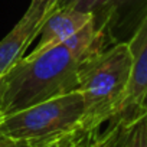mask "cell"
Segmentation results:
<instances>
[{"label": "cell", "instance_id": "obj_1", "mask_svg": "<svg viewBox=\"0 0 147 147\" xmlns=\"http://www.w3.org/2000/svg\"><path fill=\"white\" fill-rule=\"evenodd\" d=\"M80 65L81 61L65 45H58L35 58L23 56L2 77L5 88L0 117L78 91Z\"/></svg>", "mask_w": 147, "mask_h": 147}, {"label": "cell", "instance_id": "obj_2", "mask_svg": "<svg viewBox=\"0 0 147 147\" xmlns=\"http://www.w3.org/2000/svg\"><path fill=\"white\" fill-rule=\"evenodd\" d=\"M131 71L133 56L127 42H118L80 65L78 91L84 97L82 130H100L118 114Z\"/></svg>", "mask_w": 147, "mask_h": 147}, {"label": "cell", "instance_id": "obj_3", "mask_svg": "<svg viewBox=\"0 0 147 147\" xmlns=\"http://www.w3.org/2000/svg\"><path fill=\"white\" fill-rule=\"evenodd\" d=\"M84 97L72 91L0 117V136L40 143L81 128Z\"/></svg>", "mask_w": 147, "mask_h": 147}, {"label": "cell", "instance_id": "obj_4", "mask_svg": "<svg viewBox=\"0 0 147 147\" xmlns=\"http://www.w3.org/2000/svg\"><path fill=\"white\" fill-rule=\"evenodd\" d=\"M59 7V0H32L15 28L0 40V78L18 63L39 36L46 19Z\"/></svg>", "mask_w": 147, "mask_h": 147}, {"label": "cell", "instance_id": "obj_5", "mask_svg": "<svg viewBox=\"0 0 147 147\" xmlns=\"http://www.w3.org/2000/svg\"><path fill=\"white\" fill-rule=\"evenodd\" d=\"M127 43L133 56V71L125 97L115 117L140 108V102L147 90V3L144 6L138 25L136 26L134 33Z\"/></svg>", "mask_w": 147, "mask_h": 147}, {"label": "cell", "instance_id": "obj_6", "mask_svg": "<svg viewBox=\"0 0 147 147\" xmlns=\"http://www.w3.org/2000/svg\"><path fill=\"white\" fill-rule=\"evenodd\" d=\"M94 15L90 12H82L74 7L59 6L45 22L40 29V39L33 52L25 58H35L58 45H62L69 39L78 29H81Z\"/></svg>", "mask_w": 147, "mask_h": 147}, {"label": "cell", "instance_id": "obj_7", "mask_svg": "<svg viewBox=\"0 0 147 147\" xmlns=\"http://www.w3.org/2000/svg\"><path fill=\"white\" fill-rule=\"evenodd\" d=\"M100 134L102 147H147V111L137 108L108 121Z\"/></svg>", "mask_w": 147, "mask_h": 147}, {"label": "cell", "instance_id": "obj_8", "mask_svg": "<svg viewBox=\"0 0 147 147\" xmlns=\"http://www.w3.org/2000/svg\"><path fill=\"white\" fill-rule=\"evenodd\" d=\"M110 22L100 20L92 16L81 29H78L69 39H66L62 45H65L81 63L98 53H101L105 48L107 33H108Z\"/></svg>", "mask_w": 147, "mask_h": 147}, {"label": "cell", "instance_id": "obj_9", "mask_svg": "<svg viewBox=\"0 0 147 147\" xmlns=\"http://www.w3.org/2000/svg\"><path fill=\"white\" fill-rule=\"evenodd\" d=\"M128 2L131 0H59V6L90 12L97 19L111 23L115 12Z\"/></svg>", "mask_w": 147, "mask_h": 147}, {"label": "cell", "instance_id": "obj_10", "mask_svg": "<svg viewBox=\"0 0 147 147\" xmlns=\"http://www.w3.org/2000/svg\"><path fill=\"white\" fill-rule=\"evenodd\" d=\"M81 130V128H80ZM80 130H75V131H72V133H68V134H62V136H58L55 138H51V140H46V141H42L40 144H38L36 147H66L72 138L77 136V133Z\"/></svg>", "mask_w": 147, "mask_h": 147}, {"label": "cell", "instance_id": "obj_11", "mask_svg": "<svg viewBox=\"0 0 147 147\" xmlns=\"http://www.w3.org/2000/svg\"><path fill=\"white\" fill-rule=\"evenodd\" d=\"M46 141V140H45ZM42 143V141H40ZM40 143H30V141H20V140H13L9 137L0 136V147H36Z\"/></svg>", "mask_w": 147, "mask_h": 147}, {"label": "cell", "instance_id": "obj_12", "mask_svg": "<svg viewBox=\"0 0 147 147\" xmlns=\"http://www.w3.org/2000/svg\"><path fill=\"white\" fill-rule=\"evenodd\" d=\"M85 147H102V141H101V136H100L98 130H92L90 133Z\"/></svg>", "mask_w": 147, "mask_h": 147}, {"label": "cell", "instance_id": "obj_13", "mask_svg": "<svg viewBox=\"0 0 147 147\" xmlns=\"http://www.w3.org/2000/svg\"><path fill=\"white\" fill-rule=\"evenodd\" d=\"M140 108H143V110L147 111V90H146V92H144V95H143V100H141V102H140Z\"/></svg>", "mask_w": 147, "mask_h": 147}, {"label": "cell", "instance_id": "obj_14", "mask_svg": "<svg viewBox=\"0 0 147 147\" xmlns=\"http://www.w3.org/2000/svg\"><path fill=\"white\" fill-rule=\"evenodd\" d=\"M3 88H5V82H3V78H0V102H2V95H3Z\"/></svg>", "mask_w": 147, "mask_h": 147}]
</instances>
